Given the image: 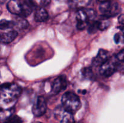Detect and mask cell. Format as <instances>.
Masks as SVG:
<instances>
[{
  "label": "cell",
  "instance_id": "obj_26",
  "mask_svg": "<svg viewBox=\"0 0 124 123\" xmlns=\"http://www.w3.org/2000/svg\"><path fill=\"white\" fill-rule=\"evenodd\" d=\"M98 1H99L101 2H106V1H110V0H98Z\"/></svg>",
  "mask_w": 124,
  "mask_h": 123
},
{
  "label": "cell",
  "instance_id": "obj_18",
  "mask_svg": "<svg viewBox=\"0 0 124 123\" xmlns=\"http://www.w3.org/2000/svg\"><path fill=\"white\" fill-rule=\"evenodd\" d=\"M98 30H99V28H98V21L92 22L88 25V31L89 33H94L96 32Z\"/></svg>",
  "mask_w": 124,
  "mask_h": 123
},
{
  "label": "cell",
  "instance_id": "obj_15",
  "mask_svg": "<svg viewBox=\"0 0 124 123\" xmlns=\"http://www.w3.org/2000/svg\"><path fill=\"white\" fill-rule=\"evenodd\" d=\"M98 22V28L101 30H105L110 25V21L107 19L105 18L102 20H99Z\"/></svg>",
  "mask_w": 124,
  "mask_h": 123
},
{
  "label": "cell",
  "instance_id": "obj_1",
  "mask_svg": "<svg viewBox=\"0 0 124 123\" xmlns=\"http://www.w3.org/2000/svg\"><path fill=\"white\" fill-rule=\"evenodd\" d=\"M21 92L20 87L15 83H4L0 85V102L10 103L16 100Z\"/></svg>",
  "mask_w": 124,
  "mask_h": 123
},
{
  "label": "cell",
  "instance_id": "obj_25",
  "mask_svg": "<svg viewBox=\"0 0 124 123\" xmlns=\"http://www.w3.org/2000/svg\"><path fill=\"white\" fill-rule=\"evenodd\" d=\"M40 3L42 5H47L49 0H39Z\"/></svg>",
  "mask_w": 124,
  "mask_h": 123
},
{
  "label": "cell",
  "instance_id": "obj_16",
  "mask_svg": "<svg viewBox=\"0 0 124 123\" xmlns=\"http://www.w3.org/2000/svg\"><path fill=\"white\" fill-rule=\"evenodd\" d=\"M10 116V111L7 110H4L0 109V123H3Z\"/></svg>",
  "mask_w": 124,
  "mask_h": 123
},
{
  "label": "cell",
  "instance_id": "obj_3",
  "mask_svg": "<svg viewBox=\"0 0 124 123\" xmlns=\"http://www.w3.org/2000/svg\"><path fill=\"white\" fill-rule=\"evenodd\" d=\"M101 12L106 18L116 15L119 12V7L117 3H111L110 1L101 2L99 6Z\"/></svg>",
  "mask_w": 124,
  "mask_h": 123
},
{
  "label": "cell",
  "instance_id": "obj_29",
  "mask_svg": "<svg viewBox=\"0 0 124 123\" xmlns=\"http://www.w3.org/2000/svg\"><path fill=\"white\" fill-rule=\"evenodd\" d=\"M0 109H1V108H0Z\"/></svg>",
  "mask_w": 124,
  "mask_h": 123
},
{
  "label": "cell",
  "instance_id": "obj_27",
  "mask_svg": "<svg viewBox=\"0 0 124 123\" xmlns=\"http://www.w3.org/2000/svg\"><path fill=\"white\" fill-rule=\"evenodd\" d=\"M32 123H41V122L39 121H35V122H33Z\"/></svg>",
  "mask_w": 124,
  "mask_h": 123
},
{
  "label": "cell",
  "instance_id": "obj_17",
  "mask_svg": "<svg viewBox=\"0 0 124 123\" xmlns=\"http://www.w3.org/2000/svg\"><path fill=\"white\" fill-rule=\"evenodd\" d=\"M3 123H23L21 118L16 115H11Z\"/></svg>",
  "mask_w": 124,
  "mask_h": 123
},
{
  "label": "cell",
  "instance_id": "obj_4",
  "mask_svg": "<svg viewBox=\"0 0 124 123\" xmlns=\"http://www.w3.org/2000/svg\"><path fill=\"white\" fill-rule=\"evenodd\" d=\"M54 116L60 121V123H75L72 113L65 110L62 106L56 108Z\"/></svg>",
  "mask_w": 124,
  "mask_h": 123
},
{
  "label": "cell",
  "instance_id": "obj_13",
  "mask_svg": "<svg viewBox=\"0 0 124 123\" xmlns=\"http://www.w3.org/2000/svg\"><path fill=\"white\" fill-rule=\"evenodd\" d=\"M13 22H14L15 25L14 27H16L19 29L26 28L29 26V22L21 16L16 18L15 21Z\"/></svg>",
  "mask_w": 124,
  "mask_h": 123
},
{
  "label": "cell",
  "instance_id": "obj_19",
  "mask_svg": "<svg viewBox=\"0 0 124 123\" xmlns=\"http://www.w3.org/2000/svg\"><path fill=\"white\" fill-rule=\"evenodd\" d=\"M117 59L119 61L124 62V49L121 50L118 54H117Z\"/></svg>",
  "mask_w": 124,
  "mask_h": 123
},
{
  "label": "cell",
  "instance_id": "obj_12",
  "mask_svg": "<svg viewBox=\"0 0 124 123\" xmlns=\"http://www.w3.org/2000/svg\"><path fill=\"white\" fill-rule=\"evenodd\" d=\"M48 14L47 11L44 8H39L36 9L35 13V20L38 22H42L47 20Z\"/></svg>",
  "mask_w": 124,
  "mask_h": 123
},
{
  "label": "cell",
  "instance_id": "obj_2",
  "mask_svg": "<svg viewBox=\"0 0 124 123\" xmlns=\"http://www.w3.org/2000/svg\"><path fill=\"white\" fill-rule=\"evenodd\" d=\"M62 104L65 110L73 113H76L81 107V102L78 95L71 92H67L62 96Z\"/></svg>",
  "mask_w": 124,
  "mask_h": 123
},
{
  "label": "cell",
  "instance_id": "obj_6",
  "mask_svg": "<svg viewBox=\"0 0 124 123\" xmlns=\"http://www.w3.org/2000/svg\"><path fill=\"white\" fill-rule=\"evenodd\" d=\"M117 63L108 59L100 66V74L104 77H110L117 70Z\"/></svg>",
  "mask_w": 124,
  "mask_h": 123
},
{
  "label": "cell",
  "instance_id": "obj_28",
  "mask_svg": "<svg viewBox=\"0 0 124 123\" xmlns=\"http://www.w3.org/2000/svg\"><path fill=\"white\" fill-rule=\"evenodd\" d=\"M80 123V122H79V123Z\"/></svg>",
  "mask_w": 124,
  "mask_h": 123
},
{
  "label": "cell",
  "instance_id": "obj_21",
  "mask_svg": "<svg viewBox=\"0 0 124 123\" xmlns=\"http://www.w3.org/2000/svg\"><path fill=\"white\" fill-rule=\"evenodd\" d=\"M120 36V42L124 43V27L121 30V33H119Z\"/></svg>",
  "mask_w": 124,
  "mask_h": 123
},
{
  "label": "cell",
  "instance_id": "obj_9",
  "mask_svg": "<svg viewBox=\"0 0 124 123\" xmlns=\"http://www.w3.org/2000/svg\"><path fill=\"white\" fill-rule=\"evenodd\" d=\"M7 7L11 13L21 16L23 10L21 0H10L7 4Z\"/></svg>",
  "mask_w": 124,
  "mask_h": 123
},
{
  "label": "cell",
  "instance_id": "obj_8",
  "mask_svg": "<svg viewBox=\"0 0 124 123\" xmlns=\"http://www.w3.org/2000/svg\"><path fill=\"white\" fill-rule=\"evenodd\" d=\"M67 87V80L65 75H60L57 77L52 83V92L54 94L65 90Z\"/></svg>",
  "mask_w": 124,
  "mask_h": 123
},
{
  "label": "cell",
  "instance_id": "obj_22",
  "mask_svg": "<svg viewBox=\"0 0 124 123\" xmlns=\"http://www.w3.org/2000/svg\"><path fill=\"white\" fill-rule=\"evenodd\" d=\"M122 62L121 63H117V70H120L122 72H124V61Z\"/></svg>",
  "mask_w": 124,
  "mask_h": 123
},
{
  "label": "cell",
  "instance_id": "obj_10",
  "mask_svg": "<svg viewBox=\"0 0 124 123\" xmlns=\"http://www.w3.org/2000/svg\"><path fill=\"white\" fill-rule=\"evenodd\" d=\"M109 59V54L105 49H99L96 56L93 59V65L95 66H101Z\"/></svg>",
  "mask_w": 124,
  "mask_h": 123
},
{
  "label": "cell",
  "instance_id": "obj_20",
  "mask_svg": "<svg viewBox=\"0 0 124 123\" xmlns=\"http://www.w3.org/2000/svg\"><path fill=\"white\" fill-rule=\"evenodd\" d=\"M92 69H90V68H85V71H84V75L85 77H90V76H92Z\"/></svg>",
  "mask_w": 124,
  "mask_h": 123
},
{
  "label": "cell",
  "instance_id": "obj_14",
  "mask_svg": "<svg viewBox=\"0 0 124 123\" xmlns=\"http://www.w3.org/2000/svg\"><path fill=\"white\" fill-rule=\"evenodd\" d=\"M14 22L12 20L2 19L0 20V30H6V29L12 28L14 27Z\"/></svg>",
  "mask_w": 124,
  "mask_h": 123
},
{
  "label": "cell",
  "instance_id": "obj_5",
  "mask_svg": "<svg viewBox=\"0 0 124 123\" xmlns=\"http://www.w3.org/2000/svg\"><path fill=\"white\" fill-rule=\"evenodd\" d=\"M32 113L35 116H41L47 110V102L43 96H38L32 107Z\"/></svg>",
  "mask_w": 124,
  "mask_h": 123
},
{
  "label": "cell",
  "instance_id": "obj_23",
  "mask_svg": "<svg viewBox=\"0 0 124 123\" xmlns=\"http://www.w3.org/2000/svg\"><path fill=\"white\" fill-rule=\"evenodd\" d=\"M114 40L116 43H120V36L119 33H116L114 36Z\"/></svg>",
  "mask_w": 124,
  "mask_h": 123
},
{
  "label": "cell",
  "instance_id": "obj_24",
  "mask_svg": "<svg viewBox=\"0 0 124 123\" xmlns=\"http://www.w3.org/2000/svg\"><path fill=\"white\" fill-rule=\"evenodd\" d=\"M118 21L120 24H122V25H124V14H121L118 18Z\"/></svg>",
  "mask_w": 124,
  "mask_h": 123
},
{
  "label": "cell",
  "instance_id": "obj_11",
  "mask_svg": "<svg viewBox=\"0 0 124 123\" xmlns=\"http://www.w3.org/2000/svg\"><path fill=\"white\" fill-rule=\"evenodd\" d=\"M18 36L16 31H10L0 34V42L9 43L14 41Z\"/></svg>",
  "mask_w": 124,
  "mask_h": 123
},
{
  "label": "cell",
  "instance_id": "obj_7",
  "mask_svg": "<svg viewBox=\"0 0 124 123\" xmlns=\"http://www.w3.org/2000/svg\"><path fill=\"white\" fill-rule=\"evenodd\" d=\"M76 18L77 20L76 27L78 30H84L89 24L90 19L86 10H79L76 13Z\"/></svg>",
  "mask_w": 124,
  "mask_h": 123
}]
</instances>
